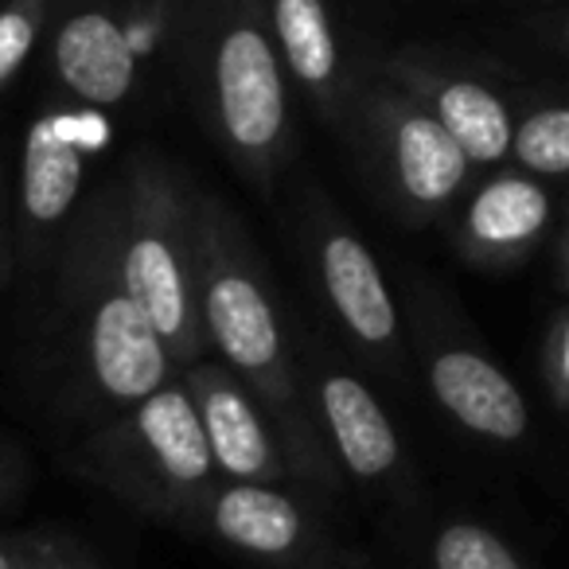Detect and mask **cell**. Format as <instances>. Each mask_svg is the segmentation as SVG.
I'll use <instances>...</instances> for the list:
<instances>
[{
  "label": "cell",
  "instance_id": "7402d4cb",
  "mask_svg": "<svg viewBox=\"0 0 569 569\" xmlns=\"http://www.w3.org/2000/svg\"><path fill=\"white\" fill-rule=\"evenodd\" d=\"M20 569H102V566H98L94 553H90L82 542L56 535L40 553H36V558H28Z\"/></svg>",
  "mask_w": 569,
  "mask_h": 569
},
{
  "label": "cell",
  "instance_id": "d4e9b609",
  "mask_svg": "<svg viewBox=\"0 0 569 569\" xmlns=\"http://www.w3.org/2000/svg\"><path fill=\"white\" fill-rule=\"evenodd\" d=\"M17 488H20V480H17V472H12L9 457H4V449H0V503H9V496Z\"/></svg>",
  "mask_w": 569,
  "mask_h": 569
},
{
  "label": "cell",
  "instance_id": "8992f818",
  "mask_svg": "<svg viewBox=\"0 0 569 569\" xmlns=\"http://www.w3.org/2000/svg\"><path fill=\"white\" fill-rule=\"evenodd\" d=\"M410 348L429 398L460 433L507 452L530 441L535 418L527 395L445 289L429 281L410 284Z\"/></svg>",
  "mask_w": 569,
  "mask_h": 569
},
{
  "label": "cell",
  "instance_id": "e0dca14e",
  "mask_svg": "<svg viewBox=\"0 0 569 569\" xmlns=\"http://www.w3.org/2000/svg\"><path fill=\"white\" fill-rule=\"evenodd\" d=\"M511 164L538 180H569V102L530 106L515 118Z\"/></svg>",
  "mask_w": 569,
  "mask_h": 569
},
{
  "label": "cell",
  "instance_id": "7a4b0ae2",
  "mask_svg": "<svg viewBox=\"0 0 569 569\" xmlns=\"http://www.w3.org/2000/svg\"><path fill=\"white\" fill-rule=\"evenodd\" d=\"M180 63L207 129L246 183L269 196L293 152L289 74L269 0H176Z\"/></svg>",
  "mask_w": 569,
  "mask_h": 569
},
{
  "label": "cell",
  "instance_id": "4fadbf2b",
  "mask_svg": "<svg viewBox=\"0 0 569 569\" xmlns=\"http://www.w3.org/2000/svg\"><path fill=\"white\" fill-rule=\"evenodd\" d=\"M183 379H188L199 418H203V433L211 445L219 480L297 488L273 421L261 410L258 395L227 363H219L207 351L203 359L183 367Z\"/></svg>",
  "mask_w": 569,
  "mask_h": 569
},
{
  "label": "cell",
  "instance_id": "603a6c76",
  "mask_svg": "<svg viewBox=\"0 0 569 569\" xmlns=\"http://www.w3.org/2000/svg\"><path fill=\"white\" fill-rule=\"evenodd\" d=\"M56 535H0V569H20Z\"/></svg>",
  "mask_w": 569,
  "mask_h": 569
},
{
  "label": "cell",
  "instance_id": "277c9868",
  "mask_svg": "<svg viewBox=\"0 0 569 569\" xmlns=\"http://www.w3.org/2000/svg\"><path fill=\"white\" fill-rule=\"evenodd\" d=\"M74 468L141 515L196 530L207 496L219 488L203 418L183 375L113 410L74 452Z\"/></svg>",
  "mask_w": 569,
  "mask_h": 569
},
{
  "label": "cell",
  "instance_id": "44dd1931",
  "mask_svg": "<svg viewBox=\"0 0 569 569\" xmlns=\"http://www.w3.org/2000/svg\"><path fill=\"white\" fill-rule=\"evenodd\" d=\"M538 371H542V387L546 398L553 402V410L569 413V301L553 312L550 328H546Z\"/></svg>",
  "mask_w": 569,
  "mask_h": 569
},
{
  "label": "cell",
  "instance_id": "5bb4252c",
  "mask_svg": "<svg viewBox=\"0 0 569 569\" xmlns=\"http://www.w3.org/2000/svg\"><path fill=\"white\" fill-rule=\"evenodd\" d=\"M382 74L398 82L410 98H418L449 129V137L468 152L476 168H499L503 160H511L515 110L488 82L449 71L433 59L413 56V51L387 59Z\"/></svg>",
  "mask_w": 569,
  "mask_h": 569
},
{
  "label": "cell",
  "instance_id": "8fae6325",
  "mask_svg": "<svg viewBox=\"0 0 569 569\" xmlns=\"http://www.w3.org/2000/svg\"><path fill=\"white\" fill-rule=\"evenodd\" d=\"M113 141V126L98 106L48 110L28 126L20 152V222L32 242H48L67 227L82 199L87 164Z\"/></svg>",
  "mask_w": 569,
  "mask_h": 569
},
{
  "label": "cell",
  "instance_id": "52a82bcc",
  "mask_svg": "<svg viewBox=\"0 0 569 569\" xmlns=\"http://www.w3.org/2000/svg\"><path fill=\"white\" fill-rule=\"evenodd\" d=\"M367 164L375 168L390 207L406 222H433L457 207L472 183L476 164L449 137V129L382 74L379 82L356 90L351 118Z\"/></svg>",
  "mask_w": 569,
  "mask_h": 569
},
{
  "label": "cell",
  "instance_id": "9a60e30c",
  "mask_svg": "<svg viewBox=\"0 0 569 569\" xmlns=\"http://www.w3.org/2000/svg\"><path fill=\"white\" fill-rule=\"evenodd\" d=\"M51 67L63 90L82 106L110 110L137 87V56L126 40V24L102 4H87L63 17L51 40Z\"/></svg>",
  "mask_w": 569,
  "mask_h": 569
},
{
  "label": "cell",
  "instance_id": "7c38bea8",
  "mask_svg": "<svg viewBox=\"0 0 569 569\" xmlns=\"http://www.w3.org/2000/svg\"><path fill=\"white\" fill-rule=\"evenodd\" d=\"M553 230V196L546 180L522 168H499L460 203L452 250L483 273L519 269L542 250Z\"/></svg>",
  "mask_w": 569,
  "mask_h": 569
},
{
  "label": "cell",
  "instance_id": "5b68a950",
  "mask_svg": "<svg viewBox=\"0 0 569 569\" xmlns=\"http://www.w3.org/2000/svg\"><path fill=\"white\" fill-rule=\"evenodd\" d=\"M67 309L82 390L106 410H126L183 375L164 336L121 284L98 211L67 253Z\"/></svg>",
  "mask_w": 569,
  "mask_h": 569
},
{
  "label": "cell",
  "instance_id": "ffe728a7",
  "mask_svg": "<svg viewBox=\"0 0 569 569\" xmlns=\"http://www.w3.org/2000/svg\"><path fill=\"white\" fill-rule=\"evenodd\" d=\"M126 40L133 48L137 63L152 59L164 43H172L176 32V0H133L129 12L121 17Z\"/></svg>",
  "mask_w": 569,
  "mask_h": 569
},
{
  "label": "cell",
  "instance_id": "9c48e42d",
  "mask_svg": "<svg viewBox=\"0 0 569 569\" xmlns=\"http://www.w3.org/2000/svg\"><path fill=\"white\" fill-rule=\"evenodd\" d=\"M191 535L211 538L253 569H375L284 483L219 480Z\"/></svg>",
  "mask_w": 569,
  "mask_h": 569
},
{
  "label": "cell",
  "instance_id": "3957f363",
  "mask_svg": "<svg viewBox=\"0 0 569 569\" xmlns=\"http://www.w3.org/2000/svg\"><path fill=\"white\" fill-rule=\"evenodd\" d=\"M196 214L199 191L191 180L149 149L129 160L118 188L98 207L121 284L164 336L180 371L207 356L199 325Z\"/></svg>",
  "mask_w": 569,
  "mask_h": 569
},
{
  "label": "cell",
  "instance_id": "6da1fadb",
  "mask_svg": "<svg viewBox=\"0 0 569 569\" xmlns=\"http://www.w3.org/2000/svg\"><path fill=\"white\" fill-rule=\"evenodd\" d=\"M196 273L207 351L258 395L261 410L281 437L297 488L312 499L336 503L343 496L340 468L312 413L301 356L284 325L273 281L242 219L222 199L203 191L196 214Z\"/></svg>",
  "mask_w": 569,
  "mask_h": 569
},
{
  "label": "cell",
  "instance_id": "484cf974",
  "mask_svg": "<svg viewBox=\"0 0 569 569\" xmlns=\"http://www.w3.org/2000/svg\"><path fill=\"white\" fill-rule=\"evenodd\" d=\"M561 43L569 48V17H566V24H561Z\"/></svg>",
  "mask_w": 569,
  "mask_h": 569
},
{
  "label": "cell",
  "instance_id": "2e32d148",
  "mask_svg": "<svg viewBox=\"0 0 569 569\" xmlns=\"http://www.w3.org/2000/svg\"><path fill=\"white\" fill-rule=\"evenodd\" d=\"M269 24L289 82L317 106L320 118L348 121L356 90L348 82L343 43L328 0H269Z\"/></svg>",
  "mask_w": 569,
  "mask_h": 569
},
{
  "label": "cell",
  "instance_id": "ac0fdd59",
  "mask_svg": "<svg viewBox=\"0 0 569 569\" xmlns=\"http://www.w3.org/2000/svg\"><path fill=\"white\" fill-rule=\"evenodd\" d=\"M429 569H530L499 530L476 519H445L429 535Z\"/></svg>",
  "mask_w": 569,
  "mask_h": 569
},
{
  "label": "cell",
  "instance_id": "cb8c5ba5",
  "mask_svg": "<svg viewBox=\"0 0 569 569\" xmlns=\"http://www.w3.org/2000/svg\"><path fill=\"white\" fill-rule=\"evenodd\" d=\"M553 284L561 293H569V219L561 222L558 242H553Z\"/></svg>",
  "mask_w": 569,
  "mask_h": 569
},
{
  "label": "cell",
  "instance_id": "d6986e66",
  "mask_svg": "<svg viewBox=\"0 0 569 569\" xmlns=\"http://www.w3.org/2000/svg\"><path fill=\"white\" fill-rule=\"evenodd\" d=\"M51 17V0H9L0 4V87H9L40 43Z\"/></svg>",
  "mask_w": 569,
  "mask_h": 569
},
{
  "label": "cell",
  "instance_id": "30bf717a",
  "mask_svg": "<svg viewBox=\"0 0 569 569\" xmlns=\"http://www.w3.org/2000/svg\"><path fill=\"white\" fill-rule=\"evenodd\" d=\"M301 371L336 468L367 496L387 499L395 507L418 503V472L410 449L379 395L320 348L301 356Z\"/></svg>",
  "mask_w": 569,
  "mask_h": 569
},
{
  "label": "cell",
  "instance_id": "ba28073f",
  "mask_svg": "<svg viewBox=\"0 0 569 569\" xmlns=\"http://www.w3.org/2000/svg\"><path fill=\"white\" fill-rule=\"evenodd\" d=\"M297 219H301L305 250L320 284V301L328 305L343 340L367 367L402 379L410 363L406 320L375 250L317 188H301Z\"/></svg>",
  "mask_w": 569,
  "mask_h": 569
}]
</instances>
